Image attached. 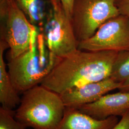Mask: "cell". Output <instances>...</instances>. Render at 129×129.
<instances>
[{
	"instance_id": "cell-17",
	"label": "cell",
	"mask_w": 129,
	"mask_h": 129,
	"mask_svg": "<svg viewBox=\"0 0 129 129\" xmlns=\"http://www.w3.org/2000/svg\"><path fill=\"white\" fill-rule=\"evenodd\" d=\"M66 13L71 19L75 0H60Z\"/></svg>"
},
{
	"instance_id": "cell-9",
	"label": "cell",
	"mask_w": 129,
	"mask_h": 129,
	"mask_svg": "<svg viewBox=\"0 0 129 129\" xmlns=\"http://www.w3.org/2000/svg\"><path fill=\"white\" fill-rule=\"evenodd\" d=\"M78 109L97 120H105L111 116L122 117L129 111V92L106 94L97 101Z\"/></svg>"
},
{
	"instance_id": "cell-12",
	"label": "cell",
	"mask_w": 129,
	"mask_h": 129,
	"mask_svg": "<svg viewBox=\"0 0 129 129\" xmlns=\"http://www.w3.org/2000/svg\"><path fill=\"white\" fill-rule=\"evenodd\" d=\"M33 25L43 26L46 14L41 0H15Z\"/></svg>"
},
{
	"instance_id": "cell-18",
	"label": "cell",
	"mask_w": 129,
	"mask_h": 129,
	"mask_svg": "<svg viewBox=\"0 0 129 129\" xmlns=\"http://www.w3.org/2000/svg\"><path fill=\"white\" fill-rule=\"evenodd\" d=\"M118 89L121 92H129V76L123 82L120 83Z\"/></svg>"
},
{
	"instance_id": "cell-5",
	"label": "cell",
	"mask_w": 129,
	"mask_h": 129,
	"mask_svg": "<svg viewBox=\"0 0 129 129\" xmlns=\"http://www.w3.org/2000/svg\"><path fill=\"white\" fill-rule=\"evenodd\" d=\"M0 15L4 23L1 39L8 45L10 59H14L29 47L34 25L15 0H0Z\"/></svg>"
},
{
	"instance_id": "cell-3",
	"label": "cell",
	"mask_w": 129,
	"mask_h": 129,
	"mask_svg": "<svg viewBox=\"0 0 129 129\" xmlns=\"http://www.w3.org/2000/svg\"><path fill=\"white\" fill-rule=\"evenodd\" d=\"M66 107L60 95L42 85L23 92L15 118L27 128L55 129L60 123Z\"/></svg>"
},
{
	"instance_id": "cell-16",
	"label": "cell",
	"mask_w": 129,
	"mask_h": 129,
	"mask_svg": "<svg viewBox=\"0 0 129 129\" xmlns=\"http://www.w3.org/2000/svg\"><path fill=\"white\" fill-rule=\"evenodd\" d=\"M111 129H129V111L121 117V120Z\"/></svg>"
},
{
	"instance_id": "cell-10",
	"label": "cell",
	"mask_w": 129,
	"mask_h": 129,
	"mask_svg": "<svg viewBox=\"0 0 129 129\" xmlns=\"http://www.w3.org/2000/svg\"><path fill=\"white\" fill-rule=\"evenodd\" d=\"M118 121L116 116L97 120L78 109L66 108L64 116L55 129H111Z\"/></svg>"
},
{
	"instance_id": "cell-13",
	"label": "cell",
	"mask_w": 129,
	"mask_h": 129,
	"mask_svg": "<svg viewBox=\"0 0 129 129\" xmlns=\"http://www.w3.org/2000/svg\"><path fill=\"white\" fill-rule=\"evenodd\" d=\"M129 76V50L118 52L110 77L117 83L123 82Z\"/></svg>"
},
{
	"instance_id": "cell-1",
	"label": "cell",
	"mask_w": 129,
	"mask_h": 129,
	"mask_svg": "<svg viewBox=\"0 0 129 129\" xmlns=\"http://www.w3.org/2000/svg\"><path fill=\"white\" fill-rule=\"evenodd\" d=\"M118 52L78 49L60 58L40 84L59 95L111 76Z\"/></svg>"
},
{
	"instance_id": "cell-14",
	"label": "cell",
	"mask_w": 129,
	"mask_h": 129,
	"mask_svg": "<svg viewBox=\"0 0 129 129\" xmlns=\"http://www.w3.org/2000/svg\"><path fill=\"white\" fill-rule=\"evenodd\" d=\"M15 111L0 107V129H26L15 118Z\"/></svg>"
},
{
	"instance_id": "cell-6",
	"label": "cell",
	"mask_w": 129,
	"mask_h": 129,
	"mask_svg": "<svg viewBox=\"0 0 129 129\" xmlns=\"http://www.w3.org/2000/svg\"><path fill=\"white\" fill-rule=\"evenodd\" d=\"M116 0H75L71 17L78 43L92 37L106 21L120 14Z\"/></svg>"
},
{
	"instance_id": "cell-4",
	"label": "cell",
	"mask_w": 129,
	"mask_h": 129,
	"mask_svg": "<svg viewBox=\"0 0 129 129\" xmlns=\"http://www.w3.org/2000/svg\"><path fill=\"white\" fill-rule=\"evenodd\" d=\"M50 8L43 24L42 34L49 51L62 58L78 49L71 19L66 13L60 0H49Z\"/></svg>"
},
{
	"instance_id": "cell-15",
	"label": "cell",
	"mask_w": 129,
	"mask_h": 129,
	"mask_svg": "<svg viewBox=\"0 0 129 129\" xmlns=\"http://www.w3.org/2000/svg\"><path fill=\"white\" fill-rule=\"evenodd\" d=\"M115 5L120 14L129 19V0H116Z\"/></svg>"
},
{
	"instance_id": "cell-11",
	"label": "cell",
	"mask_w": 129,
	"mask_h": 129,
	"mask_svg": "<svg viewBox=\"0 0 129 129\" xmlns=\"http://www.w3.org/2000/svg\"><path fill=\"white\" fill-rule=\"evenodd\" d=\"M9 48L7 43L3 39L0 41V102L3 108L13 110L19 105L21 98L14 88L6 69L4 60L5 50Z\"/></svg>"
},
{
	"instance_id": "cell-2",
	"label": "cell",
	"mask_w": 129,
	"mask_h": 129,
	"mask_svg": "<svg viewBox=\"0 0 129 129\" xmlns=\"http://www.w3.org/2000/svg\"><path fill=\"white\" fill-rule=\"evenodd\" d=\"M60 58L50 52L44 36L37 26L33 29L30 46L14 59H9L8 71L14 87L19 94L41 84Z\"/></svg>"
},
{
	"instance_id": "cell-7",
	"label": "cell",
	"mask_w": 129,
	"mask_h": 129,
	"mask_svg": "<svg viewBox=\"0 0 129 129\" xmlns=\"http://www.w3.org/2000/svg\"><path fill=\"white\" fill-rule=\"evenodd\" d=\"M78 49L86 51L129 50V19L119 14L102 25L95 34L79 42Z\"/></svg>"
},
{
	"instance_id": "cell-8",
	"label": "cell",
	"mask_w": 129,
	"mask_h": 129,
	"mask_svg": "<svg viewBox=\"0 0 129 129\" xmlns=\"http://www.w3.org/2000/svg\"><path fill=\"white\" fill-rule=\"evenodd\" d=\"M120 85L109 77L74 88L60 96L66 108L78 109L97 101L111 90L118 89Z\"/></svg>"
}]
</instances>
